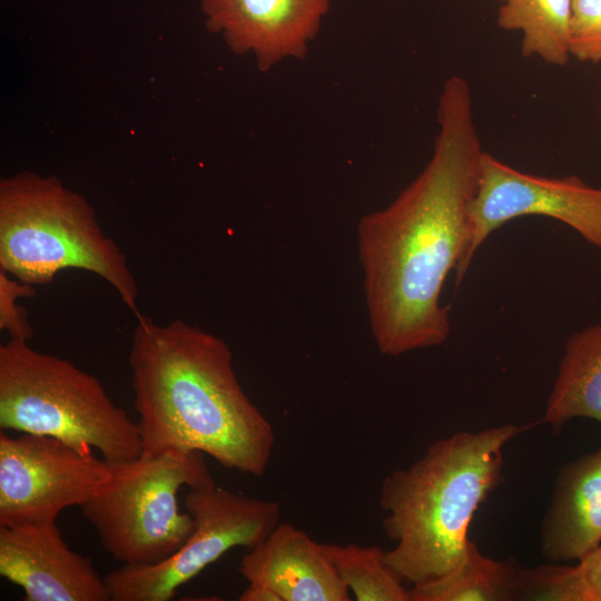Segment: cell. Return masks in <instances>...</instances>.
Masks as SVG:
<instances>
[{
	"instance_id": "cell-1",
	"label": "cell",
	"mask_w": 601,
	"mask_h": 601,
	"mask_svg": "<svg viewBox=\"0 0 601 601\" xmlns=\"http://www.w3.org/2000/svg\"><path fill=\"white\" fill-rule=\"evenodd\" d=\"M436 114L439 131L424 169L357 225L368 325L388 356L439 346L451 331L441 294L462 254L484 154L464 77L446 79Z\"/></svg>"
},
{
	"instance_id": "cell-2",
	"label": "cell",
	"mask_w": 601,
	"mask_h": 601,
	"mask_svg": "<svg viewBox=\"0 0 601 601\" xmlns=\"http://www.w3.org/2000/svg\"><path fill=\"white\" fill-rule=\"evenodd\" d=\"M136 318L128 361L142 454L198 451L224 467L264 475L274 427L243 390L229 345L183 319Z\"/></svg>"
},
{
	"instance_id": "cell-3",
	"label": "cell",
	"mask_w": 601,
	"mask_h": 601,
	"mask_svg": "<svg viewBox=\"0 0 601 601\" xmlns=\"http://www.w3.org/2000/svg\"><path fill=\"white\" fill-rule=\"evenodd\" d=\"M530 426L504 424L439 439L383 480V528L395 542L385 560L403 581L430 583L460 566L473 515L500 481L503 450Z\"/></svg>"
},
{
	"instance_id": "cell-4",
	"label": "cell",
	"mask_w": 601,
	"mask_h": 601,
	"mask_svg": "<svg viewBox=\"0 0 601 601\" xmlns=\"http://www.w3.org/2000/svg\"><path fill=\"white\" fill-rule=\"evenodd\" d=\"M70 268L99 276L139 314L128 258L104 233L85 196L55 176L21 171L1 178L0 269L36 286Z\"/></svg>"
},
{
	"instance_id": "cell-5",
	"label": "cell",
	"mask_w": 601,
	"mask_h": 601,
	"mask_svg": "<svg viewBox=\"0 0 601 601\" xmlns=\"http://www.w3.org/2000/svg\"><path fill=\"white\" fill-rule=\"evenodd\" d=\"M0 427L93 447L110 463L142 454L138 423L95 375L27 341L0 345Z\"/></svg>"
},
{
	"instance_id": "cell-6",
	"label": "cell",
	"mask_w": 601,
	"mask_h": 601,
	"mask_svg": "<svg viewBox=\"0 0 601 601\" xmlns=\"http://www.w3.org/2000/svg\"><path fill=\"white\" fill-rule=\"evenodd\" d=\"M204 455L166 450L109 462V482L80 506L108 554L125 565H151L186 542L195 524L179 511V490L216 484Z\"/></svg>"
},
{
	"instance_id": "cell-7",
	"label": "cell",
	"mask_w": 601,
	"mask_h": 601,
	"mask_svg": "<svg viewBox=\"0 0 601 601\" xmlns=\"http://www.w3.org/2000/svg\"><path fill=\"white\" fill-rule=\"evenodd\" d=\"M184 503L195 524L186 542L160 563L122 564L108 572L104 578L111 601H168L230 549L254 546L279 523L277 501L216 484L189 489Z\"/></svg>"
},
{
	"instance_id": "cell-8",
	"label": "cell",
	"mask_w": 601,
	"mask_h": 601,
	"mask_svg": "<svg viewBox=\"0 0 601 601\" xmlns=\"http://www.w3.org/2000/svg\"><path fill=\"white\" fill-rule=\"evenodd\" d=\"M522 216H545L562 221L601 249V187L591 186L578 176L546 177L525 173L484 151L455 268L456 286L486 238Z\"/></svg>"
},
{
	"instance_id": "cell-9",
	"label": "cell",
	"mask_w": 601,
	"mask_h": 601,
	"mask_svg": "<svg viewBox=\"0 0 601 601\" xmlns=\"http://www.w3.org/2000/svg\"><path fill=\"white\" fill-rule=\"evenodd\" d=\"M111 465L47 435L0 433V525L56 523L110 480Z\"/></svg>"
},
{
	"instance_id": "cell-10",
	"label": "cell",
	"mask_w": 601,
	"mask_h": 601,
	"mask_svg": "<svg viewBox=\"0 0 601 601\" xmlns=\"http://www.w3.org/2000/svg\"><path fill=\"white\" fill-rule=\"evenodd\" d=\"M0 574L24 601H110L92 560L72 551L56 523L0 525Z\"/></svg>"
},
{
	"instance_id": "cell-11",
	"label": "cell",
	"mask_w": 601,
	"mask_h": 601,
	"mask_svg": "<svg viewBox=\"0 0 601 601\" xmlns=\"http://www.w3.org/2000/svg\"><path fill=\"white\" fill-rule=\"evenodd\" d=\"M329 7L331 0H200L208 31L234 52L254 55L262 71L304 58Z\"/></svg>"
},
{
	"instance_id": "cell-12",
	"label": "cell",
	"mask_w": 601,
	"mask_h": 601,
	"mask_svg": "<svg viewBox=\"0 0 601 601\" xmlns=\"http://www.w3.org/2000/svg\"><path fill=\"white\" fill-rule=\"evenodd\" d=\"M238 570L248 583L239 601L351 600L322 543L290 523L248 548Z\"/></svg>"
},
{
	"instance_id": "cell-13",
	"label": "cell",
	"mask_w": 601,
	"mask_h": 601,
	"mask_svg": "<svg viewBox=\"0 0 601 601\" xmlns=\"http://www.w3.org/2000/svg\"><path fill=\"white\" fill-rule=\"evenodd\" d=\"M601 542V449L559 472L541 530V553L555 563L578 561Z\"/></svg>"
},
{
	"instance_id": "cell-14",
	"label": "cell",
	"mask_w": 601,
	"mask_h": 601,
	"mask_svg": "<svg viewBox=\"0 0 601 601\" xmlns=\"http://www.w3.org/2000/svg\"><path fill=\"white\" fill-rule=\"evenodd\" d=\"M575 417L601 423V322L568 338L541 422L560 430Z\"/></svg>"
},
{
	"instance_id": "cell-15",
	"label": "cell",
	"mask_w": 601,
	"mask_h": 601,
	"mask_svg": "<svg viewBox=\"0 0 601 601\" xmlns=\"http://www.w3.org/2000/svg\"><path fill=\"white\" fill-rule=\"evenodd\" d=\"M522 569L484 555L470 539L460 566L446 577L410 588L411 601L522 600Z\"/></svg>"
},
{
	"instance_id": "cell-16",
	"label": "cell",
	"mask_w": 601,
	"mask_h": 601,
	"mask_svg": "<svg viewBox=\"0 0 601 601\" xmlns=\"http://www.w3.org/2000/svg\"><path fill=\"white\" fill-rule=\"evenodd\" d=\"M496 22L520 31L521 53L558 67L565 66L569 50L572 0H497Z\"/></svg>"
},
{
	"instance_id": "cell-17",
	"label": "cell",
	"mask_w": 601,
	"mask_h": 601,
	"mask_svg": "<svg viewBox=\"0 0 601 601\" xmlns=\"http://www.w3.org/2000/svg\"><path fill=\"white\" fill-rule=\"evenodd\" d=\"M339 578L357 601H411L410 589L377 545L322 543Z\"/></svg>"
},
{
	"instance_id": "cell-18",
	"label": "cell",
	"mask_w": 601,
	"mask_h": 601,
	"mask_svg": "<svg viewBox=\"0 0 601 601\" xmlns=\"http://www.w3.org/2000/svg\"><path fill=\"white\" fill-rule=\"evenodd\" d=\"M522 600L601 601V542L575 565L522 569Z\"/></svg>"
},
{
	"instance_id": "cell-19",
	"label": "cell",
	"mask_w": 601,
	"mask_h": 601,
	"mask_svg": "<svg viewBox=\"0 0 601 601\" xmlns=\"http://www.w3.org/2000/svg\"><path fill=\"white\" fill-rule=\"evenodd\" d=\"M570 56L601 63V0H572Z\"/></svg>"
},
{
	"instance_id": "cell-20",
	"label": "cell",
	"mask_w": 601,
	"mask_h": 601,
	"mask_svg": "<svg viewBox=\"0 0 601 601\" xmlns=\"http://www.w3.org/2000/svg\"><path fill=\"white\" fill-rule=\"evenodd\" d=\"M36 292L35 286L0 269V329L6 331L9 338L29 342L33 337L27 312L17 299L35 296Z\"/></svg>"
},
{
	"instance_id": "cell-21",
	"label": "cell",
	"mask_w": 601,
	"mask_h": 601,
	"mask_svg": "<svg viewBox=\"0 0 601 601\" xmlns=\"http://www.w3.org/2000/svg\"><path fill=\"white\" fill-rule=\"evenodd\" d=\"M600 117H601V107H600Z\"/></svg>"
}]
</instances>
